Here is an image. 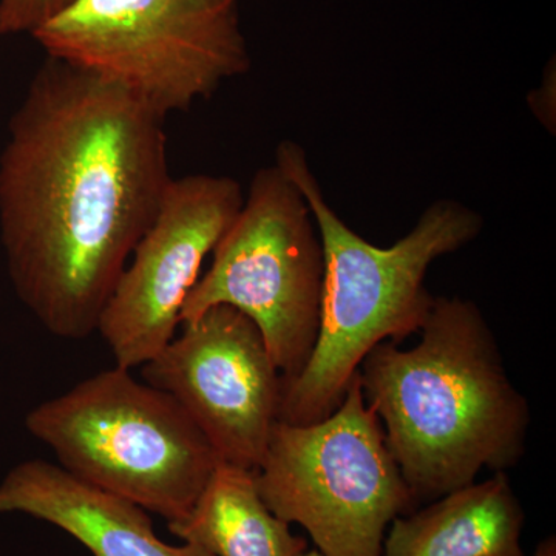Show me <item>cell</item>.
I'll list each match as a JSON object with an SVG mask.
<instances>
[{"instance_id": "8", "label": "cell", "mask_w": 556, "mask_h": 556, "mask_svg": "<svg viewBox=\"0 0 556 556\" xmlns=\"http://www.w3.org/2000/svg\"><path fill=\"white\" fill-rule=\"evenodd\" d=\"M142 378L178 402L219 463L257 470L278 422L281 375L251 318L212 306L142 365Z\"/></svg>"}, {"instance_id": "12", "label": "cell", "mask_w": 556, "mask_h": 556, "mask_svg": "<svg viewBox=\"0 0 556 556\" xmlns=\"http://www.w3.org/2000/svg\"><path fill=\"white\" fill-rule=\"evenodd\" d=\"M260 496L254 470L219 463L192 510L169 530L215 556H300L308 547Z\"/></svg>"}, {"instance_id": "2", "label": "cell", "mask_w": 556, "mask_h": 556, "mask_svg": "<svg viewBox=\"0 0 556 556\" xmlns=\"http://www.w3.org/2000/svg\"><path fill=\"white\" fill-rule=\"evenodd\" d=\"M420 342L379 343L358 367L416 508L506 471L526 453L529 402L508 378L495 334L477 303L437 298Z\"/></svg>"}, {"instance_id": "14", "label": "cell", "mask_w": 556, "mask_h": 556, "mask_svg": "<svg viewBox=\"0 0 556 556\" xmlns=\"http://www.w3.org/2000/svg\"><path fill=\"white\" fill-rule=\"evenodd\" d=\"M532 556H556L555 536H547L546 540L541 541Z\"/></svg>"}, {"instance_id": "6", "label": "cell", "mask_w": 556, "mask_h": 556, "mask_svg": "<svg viewBox=\"0 0 556 556\" xmlns=\"http://www.w3.org/2000/svg\"><path fill=\"white\" fill-rule=\"evenodd\" d=\"M255 478L269 510L324 556H382L391 521L416 510L358 372L320 422L276 424Z\"/></svg>"}, {"instance_id": "4", "label": "cell", "mask_w": 556, "mask_h": 556, "mask_svg": "<svg viewBox=\"0 0 556 556\" xmlns=\"http://www.w3.org/2000/svg\"><path fill=\"white\" fill-rule=\"evenodd\" d=\"M113 367L36 405L25 428L84 484L179 521L219 460L170 394Z\"/></svg>"}, {"instance_id": "15", "label": "cell", "mask_w": 556, "mask_h": 556, "mask_svg": "<svg viewBox=\"0 0 556 556\" xmlns=\"http://www.w3.org/2000/svg\"><path fill=\"white\" fill-rule=\"evenodd\" d=\"M300 556H324L320 554V552L317 551V548H306L305 552H303Z\"/></svg>"}, {"instance_id": "11", "label": "cell", "mask_w": 556, "mask_h": 556, "mask_svg": "<svg viewBox=\"0 0 556 556\" xmlns=\"http://www.w3.org/2000/svg\"><path fill=\"white\" fill-rule=\"evenodd\" d=\"M391 521L382 556H527L526 514L506 471Z\"/></svg>"}, {"instance_id": "5", "label": "cell", "mask_w": 556, "mask_h": 556, "mask_svg": "<svg viewBox=\"0 0 556 556\" xmlns=\"http://www.w3.org/2000/svg\"><path fill=\"white\" fill-rule=\"evenodd\" d=\"M240 0H75L33 33L50 58L167 116L251 68Z\"/></svg>"}, {"instance_id": "13", "label": "cell", "mask_w": 556, "mask_h": 556, "mask_svg": "<svg viewBox=\"0 0 556 556\" xmlns=\"http://www.w3.org/2000/svg\"><path fill=\"white\" fill-rule=\"evenodd\" d=\"M75 0H0V35L35 33Z\"/></svg>"}, {"instance_id": "10", "label": "cell", "mask_w": 556, "mask_h": 556, "mask_svg": "<svg viewBox=\"0 0 556 556\" xmlns=\"http://www.w3.org/2000/svg\"><path fill=\"white\" fill-rule=\"evenodd\" d=\"M3 514H24L60 527L93 556H215L197 544L164 543L144 508L84 484L42 459L24 460L2 479Z\"/></svg>"}, {"instance_id": "7", "label": "cell", "mask_w": 556, "mask_h": 556, "mask_svg": "<svg viewBox=\"0 0 556 556\" xmlns=\"http://www.w3.org/2000/svg\"><path fill=\"white\" fill-rule=\"evenodd\" d=\"M212 255L186 298L181 325L212 306H232L257 325L281 380L295 378L317 339L324 249L308 201L276 164L254 175Z\"/></svg>"}, {"instance_id": "3", "label": "cell", "mask_w": 556, "mask_h": 556, "mask_svg": "<svg viewBox=\"0 0 556 556\" xmlns=\"http://www.w3.org/2000/svg\"><path fill=\"white\" fill-rule=\"evenodd\" d=\"M276 166L308 201L324 249L316 343L302 371L281 380L278 405V422L306 426L338 409L369 351L420 331L437 300L428 269L477 240L484 218L460 201L438 200L404 239L380 248L329 206L302 146L280 142Z\"/></svg>"}, {"instance_id": "9", "label": "cell", "mask_w": 556, "mask_h": 556, "mask_svg": "<svg viewBox=\"0 0 556 556\" xmlns=\"http://www.w3.org/2000/svg\"><path fill=\"white\" fill-rule=\"evenodd\" d=\"M243 203L240 182L225 175L172 178L98 324L116 367H142L177 336L182 305L204 258Z\"/></svg>"}, {"instance_id": "1", "label": "cell", "mask_w": 556, "mask_h": 556, "mask_svg": "<svg viewBox=\"0 0 556 556\" xmlns=\"http://www.w3.org/2000/svg\"><path fill=\"white\" fill-rule=\"evenodd\" d=\"M166 116L47 58L0 155V241L17 298L54 338L94 334L172 181Z\"/></svg>"}]
</instances>
